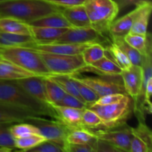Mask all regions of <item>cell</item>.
Returning <instances> with one entry per match:
<instances>
[{
  "instance_id": "cell-10",
  "label": "cell",
  "mask_w": 152,
  "mask_h": 152,
  "mask_svg": "<svg viewBox=\"0 0 152 152\" xmlns=\"http://www.w3.org/2000/svg\"><path fill=\"white\" fill-rule=\"evenodd\" d=\"M123 86L127 95L133 101V109L137 105L142 86V69L141 66L132 65L129 68L122 71L120 74Z\"/></svg>"
},
{
  "instance_id": "cell-25",
  "label": "cell",
  "mask_w": 152,
  "mask_h": 152,
  "mask_svg": "<svg viewBox=\"0 0 152 152\" xmlns=\"http://www.w3.org/2000/svg\"><path fill=\"white\" fill-rule=\"evenodd\" d=\"M60 10L46 15V16L40 18V19L31 22L29 25H32V26L49 27V28H73L72 25L64 17Z\"/></svg>"
},
{
  "instance_id": "cell-26",
  "label": "cell",
  "mask_w": 152,
  "mask_h": 152,
  "mask_svg": "<svg viewBox=\"0 0 152 152\" xmlns=\"http://www.w3.org/2000/svg\"><path fill=\"white\" fill-rule=\"evenodd\" d=\"M124 39L142 56L152 51L151 37L149 33H147L146 35H141L129 32L125 35Z\"/></svg>"
},
{
  "instance_id": "cell-4",
  "label": "cell",
  "mask_w": 152,
  "mask_h": 152,
  "mask_svg": "<svg viewBox=\"0 0 152 152\" xmlns=\"http://www.w3.org/2000/svg\"><path fill=\"white\" fill-rule=\"evenodd\" d=\"M86 13L92 28L102 35H108L109 28L115 20L120 9L114 0H86Z\"/></svg>"
},
{
  "instance_id": "cell-47",
  "label": "cell",
  "mask_w": 152,
  "mask_h": 152,
  "mask_svg": "<svg viewBox=\"0 0 152 152\" xmlns=\"http://www.w3.org/2000/svg\"><path fill=\"white\" fill-rule=\"evenodd\" d=\"M1 48H0V51H1Z\"/></svg>"
},
{
  "instance_id": "cell-40",
  "label": "cell",
  "mask_w": 152,
  "mask_h": 152,
  "mask_svg": "<svg viewBox=\"0 0 152 152\" xmlns=\"http://www.w3.org/2000/svg\"><path fill=\"white\" fill-rule=\"evenodd\" d=\"M125 95L126 94L120 93L109 94L104 95V96H100V97L98 98L97 100L93 104H96V105H109V104H112L114 103V102L120 101L123 97H124Z\"/></svg>"
},
{
  "instance_id": "cell-42",
  "label": "cell",
  "mask_w": 152,
  "mask_h": 152,
  "mask_svg": "<svg viewBox=\"0 0 152 152\" xmlns=\"http://www.w3.org/2000/svg\"><path fill=\"white\" fill-rule=\"evenodd\" d=\"M94 148L95 152H120L117 148H115L114 145H111V143L99 139L96 140Z\"/></svg>"
},
{
  "instance_id": "cell-32",
  "label": "cell",
  "mask_w": 152,
  "mask_h": 152,
  "mask_svg": "<svg viewBox=\"0 0 152 152\" xmlns=\"http://www.w3.org/2000/svg\"><path fill=\"white\" fill-rule=\"evenodd\" d=\"M44 83L49 104L57 105L66 94V92L48 77H44Z\"/></svg>"
},
{
  "instance_id": "cell-19",
  "label": "cell",
  "mask_w": 152,
  "mask_h": 152,
  "mask_svg": "<svg viewBox=\"0 0 152 152\" xmlns=\"http://www.w3.org/2000/svg\"><path fill=\"white\" fill-rule=\"evenodd\" d=\"M137 5H138L139 10L134 21L130 33L146 35L152 11V4L151 1H142Z\"/></svg>"
},
{
  "instance_id": "cell-46",
  "label": "cell",
  "mask_w": 152,
  "mask_h": 152,
  "mask_svg": "<svg viewBox=\"0 0 152 152\" xmlns=\"http://www.w3.org/2000/svg\"><path fill=\"white\" fill-rule=\"evenodd\" d=\"M7 1V0H0V2H1V1Z\"/></svg>"
},
{
  "instance_id": "cell-5",
  "label": "cell",
  "mask_w": 152,
  "mask_h": 152,
  "mask_svg": "<svg viewBox=\"0 0 152 152\" xmlns=\"http://www.w3.org/2000/svg\"><path fill=\"white\" fill-rule=\"evenodd\" d=\"M87 108L97 114L102 121V128H112L126 123L133 111V101L126 94L119 102L105 105L91 104Z\"/></svg>"
},
{
  "instance_id": "cell-29",
  "label": "cell",
  "mask_w": 152,
  "mask_h": 152,
  "mask_svg": "<svg viewBox=\"0 0 152 152\" xmlns=\"http://www.w3.org/2000/svg\"><path fill=\"white\" fill-rule=\"evenodd\" d=\"M47 77L56 82L66 92V94H69L76 96L79 99L83 101L84 103H86L80 96L77 86L71 77V75H69V74H50Z\"/></svg>"
},
{
  "instance_id": "cell-18",
  "label": "cell",
  "mask_w": 152,
  "mask_h": 152,
  "mask_svg": "<svg viewBox=\"0 0 152 152\" xmlns=\"http://www.w3.org/2000/svg\"><path fill=\"white\" fill-rule=\"evenodd\" d=\"M123 70L108 56H104L91 65H86L82 71H91L105 77H120Z\"/></svg>"
},
{
  "instance_id": "cell-39",
  "label": "cell",
  "mask_w": 152,
  "mask_h": 152,
  "mask_svg": "<svg viewBox=\"0 0 152 152\" xmlns=\"http://www.w3.org/2000/svg\"><path fill=\"white\" fill-rule=\"evenodd\" d=\"M57 105H62V106L71 107V108H80V109H84L86 108V104L84 103L83 101L79 99L76 96L73 95L66 94L65 95L62 100L57 104Z\"/></svg>"
},
{
  "instance_id": "cell-24",
  "label": "cell",
  "mask_w": 152,
  "mask_h": 152,
  "mask_svg": "<svg viewBox=\"0 0 152 152\" xmlns=\"http://www.w3.org/2000/svg\"><path fill=\"white\" fill-rule=\"evenodd\" d=\"M34 38L30 35H18L0 31V48L30 47L35 44Z\"/></svg>"
},
{
  "instance_id": "cell-21",
  "label": "cell",
  "mask_w": 152,
  "mask_h": 152,
  "mask_svg": "<svg viewBox=\"0 0 152 152\" xmlns=\"http://www.w3.org/2000/svg\"><path fill=\"white\" fill-rule=\"evenodd\" d=\"M60 12L74 28L91 27L84 5H77L61 9Z\"/></svg>"
},
{
  "instance_id": "cell-28",
  "label": "cell",
  "mask_w": 152,
  "mask_h": 152,
  "mask_svg": "<svg viewBox=\"0 0 152 152\" xmlns=\"http://www.w3.org/2000/svg\"><path fill=\"white\" fill-rule=\"evenodd\" d=\"M105 48V56L112 59L122 70L128 69L132 66V62L126 53L111 39Z\"/></svg>"
},
{
  "instance_id": "cell-22",
  "label": "cell",
  "mask_w": 152,
  "mask_h": 152,
  "mask_svg": "<svg viewBox=\"0 0 152 152\" xmlns=\"http://www.w3.org/2000/svg\"><path fill=\"white\" fill-rule=\"evenodd\" d=\"M34 75L0 56V80H18Z\"/></svg>"
},
{
  "instance_id": "cell-6",
  "label": "cell",
  "mask_w": 152,
  "mask_h": 152,
  "mask_svg": "<svg viewBox=\"0 0 152 152\" xmlns=\"http://www.w3.org/2000/svg\"><path fill=\"white\" fill-rule=\"evenodd\" d=\"M38 51L51 74L76 75L82 72L86 65L81 54L65 55Z\"/></svg>"
},
{
  "instance_id": "cell-12",
  "label": "cell",
  "mask_w": 152,
  "mask_h": 152,
  "mask_svg": "<svg viewBox=\"0 0 152 152\" xmlns=\"http://www.w3.org/2000/svg\"><path fill=\"white\" fill-rule=\"evenodd\" d=\"M79 79L83 83L89 86L99 96V97L104 95L114 93L127 94L125 91L123 83L120 81H117L111 79L106 80L105 78L91 77H87L84 78L79 77Z\"/></svg>"
},
{
  "instance_id": "cell-14",
  "label": "cell",
  "mask_w": 152,
  "mask_h": 152,
  "mask_svg": "<svg viewBox=\"0 0 152 152\" xmlns=\"http://www.w3.org/2000/svg\"><path fill=\"white\" fill-rule=\"evenodd\" d=\"M16 81L33 97L43 103L49 104L48 99L46 94L43 76L34 75Z\"/></svg>"
},
{
  "instance_id": "cell-8",
  "label": "cell",
  "mask_w": 152,
  "mask_h": 152,
  "mask_svg": "<svg viewBox=\"0 0 152 152\" xmlns=\"http://www.w3.org/2000/svg\"><path fill=\"white\" fill-rule=\"evenodd\" d=\"M91 131L97 139L109 142L120 152H130L132 127L128 126L127 123L115 127L99 128Z\"/></svg>"
},
{
  "instance_id": "cell-31",
  "label": "cell",
  "mask_w": 152,
  "mask_h": 152,
  "mask_svg": "<svg viewBox=\"0 0 152 152\" xmlns=\"http://www.w3.org/2000/svg\"><path fill=\"white\" fill-rule=\"evenodd\" d=\"M81 55L86 65H91L105 56V48L100 43L90 44L84 49Z\"/></svg>"
},
{
  "instance_id": "cell-3",
  "label": "cell",
  "mask_w": 152,
  "mask_h": 152,
  "mask_svg": "<svg viewBox=\"0 0 152 152\" xmlns=\"http://www.w3.org/2000/svg\"><path fill=\"white\" fill-rule=\"evenodd\" d=\"M0 56L35 75L47 77L51 74L35 49L21 46L4 48L0 51Z\"/></svg>"
},
{
  "instance_id": "cell-2",
  "label": "cell",
  "mask_w": 152,
  "mask_h": 152,
  "mask_svg": "<svg viewBox=\"0 0 152 152\" xmlns=\"http://www.w3.org/2000/svg\"><path fill=\"white\" fill-rule=\"evenodd\" d=\"M0 101L27 108L40 116L56 119V114L50 104L43 103L33 97L16 80H0Z\"/></svg>"
},
{
  "instance_id": "cell-41",
  "label": "cell",
  "mask_w": 152,
  "mask_h": 152,
  "mask_svg": "<svg viewBox=\"0 0 152 152\" xmlns=\"http://www.w3.org/2000/svg\"><path fill=\"white\" fill-rule=\"evenodd\" d=\"M48 2L58 6L61 8L71 7L74 6L83 5L84 4L86 0H45Z\"/></svg>"
},
{
  "instance_id": "cell-1",
  "label": "cell",
  "mask_w": 152,
  "mask_h": 152,
  "mask_svg": "<svg viewBox=\"0 0 152 152\" xmlns=\"http://www.w3.org/2000/svg\"><path fill=\"white\" fill-rule=\"evenodd\" d=\"M61 9L45 0H7L0 2V18L12 17L30 24Z\"/></svg>"
},
{
  "instance_id": "cell-45",
  "label": "cell",
  "mask_w": 152,
  "mask_h": 152,
  "mask_svg": "<svg viewBox=\"0 0 152 152\" xmlns=\"http://www.w3.org/2000/svg\"><path fill=\"white\" fill-rule=\"evenodd\" d=\"M13 150L10 149V148H1L0 147V152H7V151H11Z\"/></svg>"
},
{
  "instance_id": "cell-7",
  "label": "cell",
  "mask_w": 152,
  "mask_h": 152,
  "mask_svg": "<svg viewBox=\"0 0 152 152\" xmlns=\"http://www.w3.org/2000/svg\"><path fill=\"white\" fill-rule=\"evenodd\" d=\"M25 122L35 126L39 131L40 134L46 140L52 141L60 145L65 151L67 144V136L72 128L66 126L58 120H50L42 116H35L27 119Z\"/></svg>"
},
{
  "instance_id": "cell-27",
  "label": "cell",
  "mask_w": 152,
  "mask_h": 152,
  "mask_svg": "<svg viewBox=\"0 0 152 152\" xmlns=\"http://www.w3.org/2000/svg\"><path fill=\"white\" fill-rule=\"evenodd\" d=\"M96 137L93 132L85 128L71 129L67 136V142L71 144H88L94 148ZM95 151V150H94Z\"/></svg>"
},
{
  "instance_id": "cell-36",
  "label": "cell",
  "mask_w": 152,
  "mask_h": 152,
  "mask_svg": "<svg viewBox=\"0 0 152 152\" xmlns=\"http://www.w3.org/2000/svg\"><path fill=\"white\" fill-rule=\"evenodd\" d=\"M45 140V138L40 134H36L25 137L18 138L15 139V148L27 151L28 150L37 146Z\"/></svg>"
},
{
  "instance_id": "cell-16",
  "label": "cell",
  "mask_w": 152,
  "mask_h": 152,
  "mask_svg": "<svg viewBox=\"0 0 152 152\" xmlns=\"http://www.w3.org/2000/svg\"><path fill=\"white\" fill-rule=\"evenodd\" d=\"M56 114V119L72 129L83 128L81 126V117L83 109L62 105L50 104Z\"/></svg>"
},
{
  "instance_id": "cell-9",
  "label": "cell",
  "mask_w": 152,
  "mask_h": 152,
  "mask_svg": "<svg viewBox=\"0 0 152 152\" xmlns=\"http://www.w3.org/2000/svg\"><path fill=\"white\" fill-rule=\"evenodd\" d=\"M110 41V37L102 35L92 27L68 28L54 42L72 43V44H93L103 43Z\"/></svg>"
},
{
  "instance_id": "cell-38",
  "label": "cell",
  "mask_w": 152,
  "mask_h": 152,
  "mask_svg": "<svg viewBox=\"0 0 152 152\" xmlns=\"http://www.w3.org/2000/svg\"><path fill=\"white\" fill-rule=\"evenodd\" d=\"M31 152H65L63 148L52 141L45 140L37 146L28 150Z\"/></svg>"
},
{
  "instance_id": "cell-13",
  "label": "cell",
  "mask_w": 152,
  "mask_h": 152,
  "mask_svg": "<svg viewBox=\"0 0 152 152\" xmlns=\"http://www.w3.org/2000/svg\"><path fill=\"white\" fill-rule=\"evenodd\" d=\"M35 116L40 115L27 108L0 101V123H22Z\"/></svg>"
},
{
  "instance_id": "cell-23",
  "label": "cell",
  "mask_w": 152,
  "mask_h": 152,
  "mask_svg": "<svg viewBox=\"0 0 152 152\" xmlns=\"http://www.w3.org/2000/svg\"><path fill=\"white\" fill-rule=\"evenodd\" d=\"M0 31L18 35L31 36L29 24L12 17L0 18Z\"/></svg>"
},
{
  "instance_id": "cell-15",
  "label": "cell",
  "mask_w": 152,
  "mask_h": 152,
  "mask_svg": "<svg viewBox=\"0 0 152 152\" xmlns=\"http://www.w3.org/2000/svg\"><path fill=\"white\" fill-rule=\"evenodd\" d=\"M90 44H72V43L53 42L50 44H34L30 48L47 53L65 55L81 54L84 49Z\"/></svg>"
},
{
  "instance_id": "cell-44",
  "label": "cell",
  "mask_w": 152,
  "mask_h": 152,
  "mask_svg": "<svg viewBox=\"0 0 152 152\" xmlns=\"http://www.w3.org/2000/svg\"><path fill=\"white\" fill-rule=\"evenodd\" d=\"M116 3L118 5V7L120 10L121 9H124L127 7H130V6L140 4V3L142 2V1H150V0H114Z\"/></svg>"
},
{
  "instance_id": "cell-33",
  "label": "cell",
  "mask_w": 152,
  "mask_h": 152,
  "mask_svg": "<svg viewBox=\"0 0 152 152\" xmlns=\"http://www.w3.org/2000/svg\"><path fill=\"white\" fill-rule=\"evenodd\" d=\"M10 132L14 139L25 137L36 134H40L39 129L35 126L26 122L11 125L10 127Z\"/></svg>"
},
{
  "instance_id": "cell-11",
  "label": "cell",
  "mask_w": 152,
  "mask_h": 152,
  "mask_svg": "<svg viewBox=\"0 0 152 152\" xmlns=\"http://www.w3.org/2000/svg\"><path fill=\"white\" fill-rule=\"evenodd\" d=\"M137 127H132V137L130 152H151L152 132L145 123V119H137Z\"/></svg>"
},
{
  "instance_id": "cell-34",
  "label": "cell",
  "mask_w": 152,
  "mask_h": 152,
  "mask_svg": "<svg viewBox=\"0 0 152 152\" xmlns=\"http://www.w3.org/2000/svg\"><path fill=\"white\" fill-rule=\"evenodd\" d=\"M71 77L73 78L76 86H77V88L78 89V91L80 93V96L83 98L84 102H86V107L88 105H90L91 104L94 103L98 99L99 96L89 86H88L87 85L83 83L79 79V77H76V75H71Z\"/></svg>"
},
{
  "instance_id": "cell-20",
  "label": "cell",
  "mask_w": 152,
  "mask_h": 152,
  "mask_svg": "<svg viewBox=\"0 0 152 152\" xmlns=\"http://www.w3.org/2000/svg\"><path fill=\"white\" fill-rule=\"evenodd\" d=\"M138 10V5H136V7L133 10L117 20H114L109 28V37H124L125 35L129 34L132 29Z\"/></svg>"
},
{
  "instance_id": "cell-35",
  "label": "cell",
  "mask_w": 152,
  "mask_h": 152,
  "mask_svg": "<svg viewBox=\"0 0 152 152\" xmlns=\"http://www.w3.org/2000/svg\"><path fill=\"white\" fill-rule=\"evenodd\" d=\"M81 126L83 128L89 130L102 128V121L97 114L87 107L83 109L81 117Z\"/></svg>"
},
{
  "instance_id": "cell-30",
  "label": "cell",
  "mask_w": 152,
  "mask_h": 152,
  "mask_svg": "<svg viewBox=\"0 0 152 152\" xmlns=\"http://www.w3.org/2000/svg\"><path fill=\"white\" fill-rule=\"evenodd\" d=\"M110 39L115 43L130 59L132 65L141 66L143 56L137 51L136 49L128 44L124 39V37H110Z\"/></svg>"
},
{
  "instance_id": "cell-17",
  "label": "cell",
  "mask_w": 152,
  "mask_h": 152,
  "mask_svg": "<svg viewBox=\"0 0 152 152\" xmlns=\"http://www.w3.org/2000/svg\"><path fill=\"white\" fill-rule=\"evenodd\" d=\"M30 26L31 36L34 38L36 44H50L54 42L68 29L66 28H57L32 25Z\"/></svg>"
},
{
  "instance_id": "cell-37",
  "label": "cell",
  "mask_w": 152,
  "mask_h": 152,
  "mask_svg": "<svg viewBox=\"0 0 152 152\" xmlns=\"http://www.w3.org/2000/svg\"><path fill=\"white\" fill-rule=\"evenodd\" d=\"M12 123H0V147L15 148V139L10 132V127Z\"/></svg>"
},
{
  "instance_id": "cell-43",
  "label": "cell",
  "mask_w": 152,
  "mask_h": 152,
  "mask_svg": "<svg viewBox=\"0 0 152 152\" xmlns=\"http://www.w3.org/2000/svg\"><path fill=\"white\" fill-rule=\"evenodd\" d=\"M65 151V152H95L93 147L88 144L68 143Z\"/></svg>"
}]
</instances>
